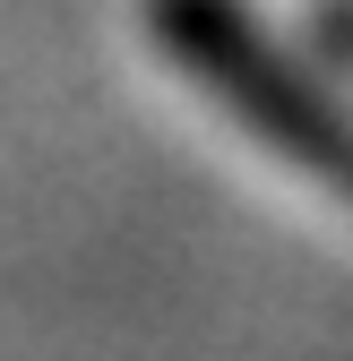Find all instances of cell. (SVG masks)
Here are the masks:
<instances>
[{
    "mask_svg": "<svg viewBox=\"0 0 353 361\" xmlns=\"http://www.w3.org/2000/svg\"><path fill=\"white\" fill-rule=\"evenodd\" d=\"M147 35L250 138H268L301 180H319L328 198L353 207V112H345V95L319 86V69L293 61L241 0H147Z\"/></svg>",
    "mask_w": 353,
    "mask_h": 361,
    "instance_id": "cell-1",
    "label": "cell"
},
{
    "mask_svg": "<svg viewBox=\"0 0 353 361\" xmlns=\"http://www.w3.org/2000/svg\"><path fill=\"white\" fill-rule=\"evenodd\" d=\"M311 26L328 35V52H336V61H353V0H328V9H311Z\"/></svg>",
    "mask_w": 353,
    "mask_h": 361,
    "instance_id": "cell-2",
    "label": "cell"
}]
</instances>
